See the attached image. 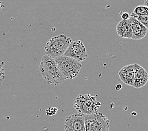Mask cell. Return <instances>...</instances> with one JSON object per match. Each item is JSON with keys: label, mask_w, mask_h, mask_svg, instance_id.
<instances>
[{"label": "cell", "mask_w": 148, "mask_h": 131, "mask_svg": "<svg viewBox=\"0 0 148 131\" xmlns=\"http://www.w3.org/2000/svg\"><path fill=\"white\" fill-rule=\"evenodd\" d=\"M148 13V8L147 6L142 5V6H138L134 10L133 12L131 13L130 15H142L144 14H147Z\"/></svg>", "instance_id": "cell-13"}, {"label": "cell", "mask_w": 148, "mask_h": 131, "mask_svg": "<svg viewBox=\"0 0 148 131\" xmlns=\"http://www.w3.org/2000/svg\"><path fill=\"white\" fill-rule=\"evenodd\" d=\"M85 131H110V120L101 112L84 115Z\"/></svg>", "instance_id": "cell-5"}, {"label": "cell", "mask_w": 148, "mask_h": 131, "mask_svg": "<svg viewBox=\"0 0 148 131\" xmlns=\"http://www.w3.org/2000/svg\"><path fill=\"white\" fill-rule=\"evenodd\" d=\"M5 7V5L2 4L1 2H0V12L1 11L2 9Z\"/></svg>", "instance_id": "cell-17"}, {"label": "cell", "mask_w": 148, "mask_h": 131, "mask_svg": "<svg viewBox=\"0 0 148 131\" xmlns=\"http://www.w3.org/2000/svg\"><path fill=\"white\" fill-rule=\"evenodd\" d=\"M121 17H122V20H127L130 18V16L129 13H128L127 12H124L122 13V15H121Z\"/></svg>", "instance_id": "cell-16"}, {"label": "cell", "mask_w": 148, "mask_h": 131, "mask_svg": "<svg viewBox=\"0 0 148 131\" xmlns=\"http://www.w3.org/2000/svg\"><path fill=\"white\" fill-rule=\"evenodd\" d=\"M65 131H85L84 116L80 113L67 117L64 124Z\"/></svg>", "instance_id": "cell-7"}, {"label": "cell", "mask_w": 148, "mask_h": 131, "mask_svg": "<svg viewBox=\"0 0 148 131\" xmlns=\"http://www.w3.org/2000/svg\"><path fill=\"white\" fill-rule=\"evenodd\" d=\"M130 17H133L139 21L141 24L148 29V13L142 15H130Z\"/></svg>", "instance_id": "cell-12"}, {"label": "cell", "mask_w": 148, "mask_h": 131, "mask_svg": "<svg viewBox=\"0 0 148 131\" xmlns=\"http://www.w3.org/2000/svg\"><path fill=\"white\" fill-rule=\"evenodd\" d=\"M116 33L121 38L132 39V29L129 19L120 20L116 25Z\"/></svg>", "instance_id": "cell-11"}, {"label": "cell", "mask_w": 148, "mask_h": 131, "mask_svg": "<svg viewBox=\"0 0 148 131\" xmlns=\"http://www.w3.org/2000/svg\"><path fill=\"white\" fill-rule=\"evenodd\" d=\"M134 66L135 75L132 86L136 88H142L148 81V73L145 69L137 64H134Z\"/></svg>", "instance_id": "cell-8"}, {"label": "cell", "mask_w": 148, "mask_h": 131, "mask_svg": "<svg viewBox=\"0 0 148 131\" xmlns=\"http://www.w3.org/2000/svg\"><path fill=\"white\" fill-rule=\"evenodd\" d=\"M39 71L46 82L55 86L61 85L66 78L60 71L55 59L47 55L44 56L39 65Z\"/></svg>", "instance_id": "cell-1"}, {"label": "cell", "mask_w": 148, "mask_h": 131, "mask_svg": "<svg viewBox=\"0 0 148 131\" xmlns=\"http://www.w3.org/2000/svg\"><path fill=\"white\" fill-rule=\"evenodd\" d=\"M72 40L64 34H60L50 39L45 47V55L55 58L62 56L68 49Z\"/></svg>", "instance_id": "cell-2"}, {"label": "cell", "mask_w": 148, "mask_h": 131, "mask_svg": "<svg viewBox=\"0 0 148 131\" xmlns=\"http://www.w3.org/2000/svg\"><path fill=\"white\" fill-rule=\"evenodd\" d=\"M101 105V104L97 102L96 96L89 93L80 94L75 98L73 103L74 108L83 115H89L97 112Z\"/></svg>", "instance_id": "cell-4"}, {"label": "cell", "mask_w": 148, "mask_h": 131, "mask_svg": "<svg viewBox=\"0 0 148 131\" xmlns=\"http://www.w3.org/2000/svg\"><path fill=\"white\" fill-rule=\"evenodd\" d=\"M144 6H147L148 8V0H145V1H144Z\"/></svg>", "instance_id": "cell-18"}, {"label": "cell", "mask_w": 148, "mask_h": 131, "mask_svg": "<svg viewBox=\"0 0 148 131\" xmlns=\"http://www.w3.org/2000/svg\"><path fill=\"white\" fill-rule=\"evenodd\" d=\"M57 110H58V109L55 108V107H49L48 109L46 110V115L49 116L55 115L57 112Z\"/></svg>", "instance_id": "cell-14"}, {"label": "cell", "mask_w": 148, "mask_h": 131, "mask_svg": "<svg viewBox=\"0 0 148 131\" xmlns=\"http://www.w3.org/2000/svg\"><path fill=\"white\" fill-rule=\"evenodd\" d=\"M54 59L66 79H73L78 76L82 68V64L80 62L63 55L57 57Z\"/></svg>", "instance_id": "cell-3"}, {"label": "cell", "mask_w": 148, "mask_h": 131, "mask_svg": "<svg viewBox=\"0 0 148 131\" xmlns=\"http://www.w3.org/2000/svg\"><path fill=\"white\" fill-rule=\"evenodd\" d=\"M4 69H3L2 66L0 65V84L1 83L2 81L5 79V73L3 72Z\"/></svg>", "instance_id": "cell-15"}, {"label": "cell", "mask_w": 148, "mask_h": 131, "mask_svg": "<svg viewBox=\"0 0 148 131\" xmlns=\"http://www.w3.org/2000/svg\"><path fill=\"white\" fill-rule=\"evenodd\" d=\"M134 75H135V71H134V64H129L123 67L119 73L120 80L125 85L132 86L134 84Z\"/></svg>", "instance_id": "cell-10"}, {"label": "cell", "mask_w": 148, "mask_h": 131, "mask_svg": "<svg viewBox=\"0 0 148 131\" xmlns=\"http://www.w3.org/2000/svg\"><path fill=\"white\" fill-rule=\"evenodd\" d=\"M132 29V39L141 40L146 37L147 29L133 17L129 18Z\"/></svg>", "instance_id": "cell-9"}, {"label": "cell", "mask_w": 148, "mask_h": 131, "mask_svg": "<svg viewBox=\"0 0 148 131\" xmlns=\"http://www.w3.org/2000/svg\"><path fill=\"white\" fill-rule=\"evenodd\" d=\"M63 56L70 57L77 61H84L87 58L86 48L80 40L72 41Z\"/></svg>", "instance_id": "cell-6"}]
</instances>
